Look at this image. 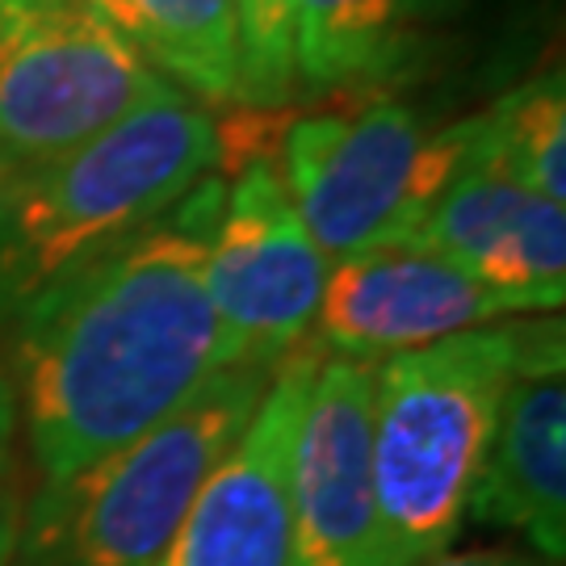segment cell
I'll list each match as a JSON object with an SVG mask.
<instances>
[{
  "label": "cell",
  "instance_id": "8fae6325",
  "mask_svg": "<svg viewBox=\"0 0 566 566\" xmlns=\"http://www.w3.org/2000/svg\"><path fill=\"white\" fill-rule=\"evenodd\" d=\"M374 361L324 353L306 386L303 420L290 465V521L294 566H374V465L369 411Z\"/></svg>",
  "mask_w": 566,
  "mask_h": 566
},
{
  "label": "cell",
  "instance_id": "277c9868",
  "mask_svg": "<svg viewBox=\"0 0 566 566\" xmlns=\"http://www.w3.org/2000/svg\"><path fill=\"white\" fill-rule=\"evenodd\" d=\"M277 365H227L139 441L21 507L9 566H156L189 504L252 424Z\"/></svg>",
  "mask_w": 566,
  "mask_h": 566
},
{
  "label": "cell",
  "instance_id": "e0dca14e",
  "mask_svg": "<svg viewBox=\"0 0 566 566\" xmlns=\"http://www.w3.org/2000/svg\"><path fill=\"white\" fill-rule=\"evenodd\" d=\"M21 483L18 470H13V453H9V407L0 399V566H9L13 546H18V528H21Z\"/></svg>",
  "mask_w": 566,
  "mask_h": 566
},
{
  "label": "cell",
  "instance_id": "7a4b0ae2",
  "mask_svg": "<svg viewBox=\"0 0 566 566\" xmlns=\"http://www.w3.org/2000/svg\"><path fill=\"white\" fill-rule=\"evenodd\" d=\"M219 164L210 105L172 88L60 160L0 181V327L105 248L156 223Z\"/></svg>",
  "mask_w": 566,
  "mask_h": 566
},
{
  "label": "cell",
  "instance_id": "ac0fdd59",
  "mask_svg": "<svg viewBox=\"0 0 566 566\" xmlns=\"http://www.w3.org/2000/svg\"><path fill=\"white\" fill-rule=\"evenodd\" d=\"M420 566H549V563H542L537 554H525V549L491 546V549H446V554H437V558H428Z\"/></svg>",
  "mask_w": 566,
  "mask_h": 566
},
{
  "label": "cell",
  "instance_id": "9c48e42d",
  "mask_svg": "<svg viewBox=\"0 0 566 566\" xmlns=\"http://www.w3.org/2000/svg\"><path fill=\"white\" fill-rule=\"evenodd\" d=\"M542 315L424 248H374L332 264L311 340L332 357L386 361L474 327Z\"/></svg>",
  "mask_w": 566,
  "mask_h": 566
},
{
  "label": "cell",
  "instance_id": "3957f363",
  "mask_svg": "<svg viewBox=\"0 0 566 566\" xmlns=\"http://www.w3.org/2000/svg\"><path fill=\"white\" fill-rule=\"evenodd\" d=\"M525 336L528 319H504L378 361L369 411L374 566H420L453 549Z\"/></svg>",
  "mask_w": 566,
  "mask_h": 566
},
{
  "label": "cell",
  "instance_id": "ba28073f",
  "mask_svg": "<svg viewBox=\"0 0 566 566\" xmlns=\"http://www.w3.org/2000/svg\"><path fill=\"white\" fill-rule=\"evenodd\" d=\"M319 357L324 348L306 340L273 369L252 424L202 483L156 566H294L290 465Z\"/></svg>",
  "mask_w": 566,
  "mask_h": 566
},
{
  "label": "cell",
  "instance_id": "8992f818",
  "mask_svg": "<svg viewBox=\"0 0 566 566\" xmlns=\"http://www.w3.org/2000/svg\"><path fill=\"white\" fill-rule=\"evenodd\" d=\"M81 0L0 21V181L60 160L172 93Z\"/></svg>",
  "mask_w": 566,
  "mask_h": 566
},
{
  "label": "cell",
  "instance_id": "d6986e66",
  "mask_svg": "<svg viewBox=\"0 0 566 566\" xmlns=\"http://www.w3.org/2000/svg\"><path fill=\"white\" fill-rule=\"evenodd\" d=\"M30 4H39V0H0V21H9L13 13L30 9Z\"/></svg>",
  "mask_w": 566,
  "mask_h": 566
},
{
  "label": "cell",
  "instance_id": "4fadbf2b",
  "mask_svg": "<svg viewBox=\"0 0 566 566\" xmlns=\"http://www.w3.org/2000/svg\"><path fill=\"white\" fill-rule=\"evenodd\" d=\"M465 4L470 0H298V93L382 97L424 67Z\"/></svg>",
  "mask_w": 566,
  "mask_h": 566
},
{
  "label": "cell",
  "instance_id": "5bb4252c",
  "mask_svg": "<svg viewBox=\"0 0 566 566\" xmlns=\"http://www.w3.org/2000/svg\"><path fill=\"white\" fill-rule=\"evenodd\" d=\"M147 67L202 105H240L235 0H81Z\"/></svg>",
  "mask_w": 566,
  "mask_h": 566
},
{
  "label": "cell",
  "instance_id": "52a82bcc",
  "mask_svg": "<svg viewBox=\"0 0 566 566\" xmlns=\"http://www.w3.org/2000/svg\"><path fill=\"white\" fill-rule=\"evenodd\" d=\"M332 264L306 235L269 151L243 156L206 243V298L231 365H282L315 332Z\"/></svg>",
  "mask_w": 566,
  "mask_h": 566
},
{
  "label": "cell",
  "instance_id": "6da1fadb",
  "mask_svg": "<svg viewBox=\"0 0 566 566\" xmlns=\"http://www.w3.org/2000/svg\"><path fill=\"white\" fill-rule=\"evenodd\" d=\"M223 189L206 177L13 324V386L39 486L139 441L231 365L206 298V243Z\"/></svg>",
  "mask_w": 566,
  "mask_h": 566
},
{
  "label": "cell",
  "instance_id": "7c38bea8",
  "mask_svg": "<svg viewBox=\"0 0 566 566\" xmlns=\"http://www.w3.org/2000/svg\"><path fill=\"white\" fill-rule=\"evenodd\" d=\"M403 248L437 252L479 282L528 298L542 315L563 311L566 206L512 181L483 156L449 181Z\"/></svg>",
  "mask_w": 566,
  "mask_h": 566
},
{
  "label": "cell",
  "instance_id": "5b68a950",
  "mask_svg": "<svg viewBox=\"0 0 566 566\" xmlns=\"http://www.w3.org/2000/svg\"><path fill=\"white\" fill-rule=\"evenodd\" d=\"M479 156V114L428 130L411 105L361 97L303 114L277 143V172L327 264L403 243Z\"/></svg>",
  "mask_w": 566,
  "mask_h": 566
},
{
  "label": "cell",
  "instance_id": "2e32d148",
  "mask_svg": "<svg viewBox=\"0 0 566 566\" xmlns=\"http://www.w3.org/2000/svg\"><path fill=\"white\" fill-rule=\"evenodd\" d=\"M294 21H298V0H235L243 109L273 114L298 97Z\"/></svg>",
  "mask_w": 566,
  "mask_h": 566
},
{
  "label": "cell",
  "instance_id": "30bf717a",
  "mask_svg": "<svg viewBox=\"0 0 566 566\" xmlns=\"http://www.w3.org/2000/svg\"><path fill=\"white\" fill-rule=\"evenodd\" d=\"M465 521L521 533L533 554H566V332L554 315L528 319L525 353L507 382Z\"/></svg>",
  "mask_w": 566,
  "mask_h": 566
},
{
  "label": "cell",
  "instance_id": "9a60e30c",
  "mask_svg": "<svg viewBox=\"0 0 566 566\" xmlns=\"http://www.w3.org/2000/svg\"><path fill=\"white\" fill-rule=\"evenodd\" d=\"M479 156L566 206V76L546 67L516 84L495 105L479 109Z\"/></svg>",
  "mask_w": 566,
  "mask_h": 566
}]
</instances>
